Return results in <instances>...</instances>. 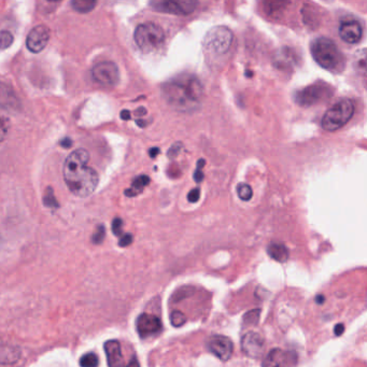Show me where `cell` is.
Segmentation results:
<instances>
[{
  "mask_svg": "<svg viewBox=\"0 0 367 367\" xmlns=\"http://www.w3.org/2000/svg\"><path fill=\"white\" fill-rule=\"evenodd\" d=\"M199 195H201V189L196 188V189H193L190 192L189 195H188V201L192 204L197 203L199 199Z\"/></svg>",
  "mask_w": 367,
  "mask_h": 367,
  "instance_id": "cell-31",
  "label": "cell"
},
{
  "mask_svg": "<svg viewBox=\"0 0 367 367\" xmlns=\"http://www.w3.org/2000/svg\"><path fill=\"white\" fill-rule=\"evenodd\" d=\"M97 0H71V7L79 13H88L96 7Z\"/></svg>",
  "mask_w": 367,
  "mask_h": 367,
  "instance_id": "cell-21",
  "label": "cell"
},
{
  "mask_svg": "<svg viewBox=\"0 0 367 367\" xmlns=\"http://www.w3.org/2000/svg\"><path fill=\"white\" fill-rule=\"evenodd\" d=\"M353 67L357 74L367 77V49L359 50L353 57Z\"/></svg>",
  "mask_w": 367,
  "mask_h": 367,
  "instance_id": "cell-19",
  "label": "cell"
},
{
  "mask_svg": "<svg viewBox=\"0 0 367 367\" xmlns=\"http://www.w3.org/2000/svg\"><path fill=\"white\" fill-rule=\"evenodd\" d=\"M92 76L98 84L103 86H117L120 81V71L113 61H101L92 69Z\"/></svg>",
  "mask_w": 367,
  "mask_h": 367,
  "instance_id": "cell-9",
  "label": "cell"
},
{
  "mask_svg": "<svg viewBox=\"0 0 367 367\" xmlns=\"http://www.w3.org/2000/svg\"><path fill=\"white\" fill-rule=\"evenodd\" d=\"M132 243V234H124V235L121 237L120 241H119V246L122 248L128 247L130 244Z\"/></svg>",
  "mask_w": 367,
  "mask_h": 367,
  "instance_id": "cell-32",
  "label": "cell"
},
{
  "mask_svg": "<svg viewBox=\"0 0 367 367\" xmlns=\"http://www.w3.org/2000/svg\"><path fill=\"white\" fill-rule=\"evenodd\" d=\"M146 113H147V110H146L143 107H140L139 109H137V110H136V115H137L138 117H142V115H145Z\"/></svg>",
  "mask_w": 367,
  "mask_h": 367,
  "instance_id": "cell-38",
  "label": "cell"
},
{
  "mask_svg": "<svg viewBox=\"0 0 367 367\" xmlns=\"http://www.w3.org/2000/svg\"><path fill=\"white\" fill-rule=\"evenodd\" d=\"M109 366H121L123 363L122 350L118 340H108L103 345Z\"/></svg>",
  "mask_w": 367,
  "mask_h": 367,
  "instance_id": "cell-16",
  "label": "cell"
},
{
  "mask_svg": "<svg viewBox=\"0 0 367 367\" xmlns=\"http://www.w3.org/2000/svg\"><path fill=\"white\" fill-rule=\"evenodd\" d=\"M297 357L295 353L276 348L267 355L263 365L264 366H289V365L297 364Z\"/></svg>",
  "mask_w": 367,
  "mask_h": 367,
  "instance_id": "cell-14",
  "label": "cell"
},
{
  "mask_svg": "<svg viewBox=\"0 0 367 367\" xmlns=\"http://www.w3.org/2000/svg\"><path fill=\"white\" fill-rule=\"evenodd\" d=\"M50 36H51V32H50L49 28H47L46 25H38L28 34L26 47L32 53H40L44 48L47 47Z\"/></svg>",
  "mask_w": 367,
  "mask_h": 367,
  "instance_id": "cell-11",
  "label": "cell"
},
{
  "mask_svg": "<svg viewBox=\"0 0 367 367\" xmlns=\"http://www.w3.org/2000/svg\"><path fill=\"white\" fill-rule=\"evenodd\" d=\"M149 155L150 157H152V159H155V157H157V155H159V148H152V149H150Z\"/></svg>",
  "mask_w": 367,
  "mask_h": 367,
  "instance_id": "cell-36",
  "label": "cell"
},
{
  "mask_svg": "<svg viewBox=\"0 0 367 367\" xmlns=\"http://www.w3.org/2000/svg\"><path fill=\"white\" fill-rule=\"evenodd\" d=\"M310 51L317 64L326 70L339 74L345 69V55L333 40L324 37L317 38L311 42Z\"/></svg>",
  "mask_w": 367,
  "mask_h": 367,
  "instance_id": "cell-3",
  "label": "cell"
},
{
  "mask_svg": "<svg viewBox=\"0 0 367 367\" xmlns=\"http://www.w3.org/2000/svg\"><path fill=\"white\" fill-rule=\"evenodd\" d=\"M98 357L93 353H86L80 359V365L83 367H95L98 366Z\"/></svg>",
  "mask_w": 367,
  "mask_h": 367,
  "instance_id": "cell-23",
  "label": "cell"
},
{
  "mask_svg": "<svg viewBox=\"0 0 367 367\" xmlns=\"http://www.w3.org/2000/svg\"><path fill=\"white\" fill-rule=\"evenodd\" d=\"M237 194L241 201H248L252 199L253 191L249 184H239L237 186Z\"/></svg>",
  "mask_w": 367,
  "mask_h": 367,
  "instance_id": "cell-22",
  "label": "cell"
},
{
  "mask_svg": "<svg viewBox=\"0 0 367 367\" xmlns=\"http://www.w3.org/2000/svg\"><path fill=\"white\" fill-rule=\"evenodd\" d=\"M333 94V86L326 82L318 81L301 88L295 94V101L301 107H311L326 101Z\"/></svg>",
  "mask_w": 367,
  "mask_h": 367,
  "instance_id": "cell-6",
  "label": "cell"
},
{
  "mask_svg": "<svg viewBox=\"0 0 367 367\" xmlns=\"http://www.w3.org/2000/svg\"><path fill=\"white\" fill-rule=\"evenodd\" d=\"M197 5L199 0H150L152 9L174 15H190Z\"/></svg>",
  "mask_w": 367,
  "mask_h": 367,
  "instance_id": "cell-7",
  "label": "cell"
},
{
  "mask_svg": "<svg viewBox=\"0 0 367 367\" xmlns=\"http://www.w3.org/2000/svg\"><path fill=\"white\" fill-rule=\"evenodd\" d=\"M355 110V103L350 99H343L326 111L321 125L328 132H336L353 119Z\"/></svg>",
  "mask_w": 367,
  "mask_h": 367,
  "instance_id": "cell-4",
  "label": "cell"
},
{
  "mask_svg": "<svg viewBox=\"0 0 367 367\" xmlns=\"http://www.w3.org/2000/svg\"><path fill=\"white\" fill-rule=\"evenodd\" d=\"M43 204L44 205L49 207V208H57L59 207V203H57V199H55L54 193H53V190L51 188L47 189L46 194L43 196Z\"/></svg>",
  "mask_w": 367,
  "mask_h": 367,
  "instance_id": "cell-24",
  "label": "cell"
},
{
  "mask_svg": "<svg viewBox=\"0 0 367 367\" xmlns=\"http://www.w3.org/2000/svg\"><path fill=\"white\" fill-rule=\"evenodd\" d=\"M163 96L172 108L181 112H192L199 109L203 98V84L191 75L172 79L163 86Z\"/></svg>",
  "mask_w": 367,
  "mask_h": 367,
  "instance_id": "cell-2",
  "label": "cell"
},
{
  "mask_svg": "<svg viewBox=\"0 0 367 367\" xmlns=\"http://www.w3.org/2000/svg\"><path fill=\"white\" fill-rule=\"evenodd\" d=\"M136 326H137L138 334L141 338H149L157 335L163 330L161 319L153 315H148V313H142L138 317Z\"/></svg>",
  "mask_w": 367,
  "mask_h": 367,
  "instance_id": "cell-10",
  "label": "cell"
},
{
  "mask_svg": "<svg viewBox=\"0 0 367 367\" xmlns=\"http://www.w3.org/2000/svg\"><path fill=\"white\" fill-rule=\"evenodd\" d=\"M339 36L347 43H357L363 37L362 26L357 21H346L340 24Z\"/></svg>",
  "mask_w": 367,
  "mask_h": 367,
  "instance_id": "cell-15",
  "label": "cell"
},
{
  "mask_svg": "<svg viewBox=\"0 0 367 367\" xmlns=\"http://www.w3.org/2000/svg\"><path fill=\"white\" fill-rule=\"evenodd\" d=\"M267 252L277 262L286 263L289 259V251L284 244L272 243L267 248Z\"/></svg>",
  "mask_w": 367,
  "mask_h": 367,
  "instance_id": "cell-18",
  "label": "cell"
},
{
  "mask_svg": "<svg viewBox=\"0 0 367 367\" xmlns=\"http://www.w3.org/2000/svg\"><path fill=\"white\" fill-rule=\"evenodd\" d=\"M149 177L142 175V176L137 177V178L132 180V188H130V190H126L125 194H126V196H130V197H132V196L138 195V194L141 193V192L143 191L146 186H149Z\"/></svg>",
  "mask_w": 367,
  "mask_h": 367,
  "instance_id": "cell-20",
  "label": "cell"
},
{
  "mask_svg": "<svg viewBox=\"0 0 367 367\" xmlns=\"http://www.w3.org/2000/svg\"><path fill=\"white\" fill-rule=\"evenodd\" d=\"M136 123H137V125H139L140 128H145L146 125V123H145V121H141V120H137L136 121Z\"/></svg>",
  "mask_w": 367,
  "mask_h": 367,
  "instance_id": "cell-39",
  "label": "cell"
},
{
  "mask_svg": "<svg viewBox=\"0 0 367 367\" xmlns=\"http://www.w3.org/2000/svg\"><path fill=\"white\" fill-rule=\"evenodd\" d=\"M205 161L203 159H199V162H197V168H196L195 172H194V180H195L196 184H201L204 180L205 175H204L201 169L205 166Z\"/></svg>",
  "mask_w": 367,
  "mask_h": 367,
  "instance_id": "cell-29",
  "label": "cell"
},
{
  "mask_svg": "<svg viewBox=\"0 0 367 367\" xmlns=\"http://www.w3.org/2000/svg\"><path fill=\"white\" fill-rule=\"evenodd\" d=\"M111 228H112L113 234H115V236L121 237V235L123 234V221L121 220V219L115 218V220L112 221V226H111Z\"/></svg>",
  "mask_w": 367,
  "mask_h": 367,
  "instance_id": "cell-30",
  "label": "cell"
},
{
  "mask_svg": "<svg viewBox=\"0 0 367 367\" xmlns=\"http://www.w3.org/2000/svg\"><path fill=\"white\" fill-rule=\"evenodd\" d=\"M13 40H14V38H13L11 32H8V30H3L1 32V50L5 51L6 49L11 47V44L13 43Z\"/></svg>",
  "mask_w": 367,
  "mask_h": 367,
  "instance_id": "cell-27",
  "label": "cell"
},
{
  "mask_svg": "<svg viewBox=\"0 0 367 367\" xmlns=\"http://www.w3.org/2000/svg\"><path fill=\"white\" fill-rule=\"evenodd\" d=\"M264 346V338L255 332H249L241 338V350L247 357L252 359L262 357Z\"/></svg>",
  "mask_w": 367,
  "mask_h": 367,
  "instance_id": "cell-13",
  "label": "cell"
},
{
  "mask_svg": "<svg viewBox=\"0 0 367 367\" xmlns=\"http://www.w3.org/2000/svg\"><path fill=\"white\" fill-rule=\"evenodd\" d=\"M232 38L234 37H232V32L230 28L218 26V28H212L207 32L204 44L210 51L222 54L230 49V46H232Z\"/></svg>",
  "mask_w": 367,
  "mask_h": 367,
  "instance_id": "cell-8",
  "label": "cell"
},
{
  "mask_svg": "<svg viewBox=\"0 0 367 367\" xmlns=\"http://www.w3.org/2000/svg\"><path fill=\"white\" fill-rule=\"evenodd\" d=\"M134 39L141 51L149 53L159 49L164 43L165 32L159 25L143 23L136 28Z\"/></svg>",
  "mask_w": 367,
  "mask_h": 367,
  "instance_id": "cell-5",
  "label": "cell"
},
{
  "mask_svg": "<svg viewBox=\"0 0 367 367\" xmlns=\"http://www.w3.org/2000/svg\"><path fill=\"white\" fill-rule=\"evenodd\" d=\"M121 119L124 121H128L130 119V112L128 110H123L121 112Z\"/></svg>",
  "mask_w": 367,
  "mask_h": 367,
  "instance_id": "cell-37",
  "label": "cell"
},
{
  "mask_svg": "<svg viewBox=\"0 0 367 367\" xmlns=\"http://www.w3.org/2000/svg\"><path fill=\"white\" fill-rule=\"evenodd\" d=\"M106 235V228L103 226H98L97 228H96L95 232H94L93 235V243L96 244V245H101V243L103 241V238H105Z\"/></svg>",
  "mask_w": 367,
  "mask_h": 367,
  "instance_id": "cell-28",
  "label": "cell"
},
{
  "mask_svg": "<svg viewBox=\"0 0 367 367\" xmlns=\"http://www.w3.org/2000/svg\"><path fill=\"white\" fill-rule=\"evenodd\" d=\"M59 145H61V147L64 148V149H69L72 146V140L70 138H64V139H61L59 141Z\"/></svg>",
  "mask_w": 367,
  "mask_h": 367,
  "instance_id": "cell-34",
  "label": "cell"
},
{
  "mask_svg": "<svg viewBox=\"0 0 367 367\" xmlns=\"http://www.w3.org/2000/svg\"><path fill=\"white\" fill-rule=\"evenodd\" d=\"M259 315H261V310L259 309L249 311V313H246L244 321H245L246 324L253 326V324H257V321H259Z\"/></svg>",
  "mask_w": 367,
  "mask_h": 367,
  "instance_id": "cell-26",
  "label": "cell"
},
{
  "mask_svg": "<svg viewBox=\"0 0 367 367\" xmlns=\"http://www.w3.org/2000/svg\"><path fill=\"white\" fill-rule=\"evenodd\" d=\"M209 351L221 361H228L234 351L232 340L226 336L215 335L207 343Z\"/></svg>",
  "mask_w": 367,
  "mask_h": 367,
  "instance_id": "cell-12",
  "label": "cell"
},
{
  "mask_svg": "<svg viewBox=\"0 0 367 367\" xmlns=\"http://www.w3.org/2000/svg\"><path fill=\"white\" fill-rule=\"evenodd\" d=\"M181 148L182 145L180 142L172 146V147L169 149L168 157H170V159H175V157L179 155V152L181 151Z\"/></svg>",
  "mask_w": 367,
  "mask_h": 367,
  "instance_id": "cell-33",
  "label": "cell"
},
{
  "mask_svg": "<svg viewBox=\"0 0 367 367\" xmlns=\"http://www.w3.org/2000/svg\"><path fill=\"white\" fill-rule=\"evenodd\" d=\"M290 0H263V10L270 17H279L289 7Z\"/></svg>",
  "mask_w": 367,
  "mask_h": 367,
  "instance_id": "cell-17",
  "label": "cell"
},
{
  "mask_svg": "<svg viewBox=\"0 0 367 367\" xmlns=\"http://www.w3.org/2000/svg\"><path fill=\"white\" fill-rule=\"evenodd\" d=\"M49 1H52V3H57V1H61V0H49Z\"/></svg>",
  "mask_w": 367,
  "mask_h": 367,
  "instance_id": "cell-40",
  "label": "cell"
},
{
  "mask_svg": "<svg viewBox=\"0 0 367 367\" xmlns=\"http://www.w3.org/2000/svg\"><path fill=\"white\" fill-rule=\"evenodd\" d=\"M344 330H345V326H344V324H337L335 328V334L337 336L341 335V334L344 333Z\"/></svg>",
  "mask_w": 367,
  "mask_h": 367,
  "instance_id": "cell-35",
  "label": "cell"
},
{
  "mask_svg": "<svg viewBox=\"0 0 367 367\" xmlns=\"http://www.w3.org/2000/svg\"><path fill=\"white\" fill-rule=\"evenodd\" d=\"M90 155L86 149L72 152L65 161L63 175L69 191L78 197L91 195L99 182L97 172L88 166Z\"/></svg>",
  "mask_w": 367,
  "mask_h": 367,
  "instance_id": "cell-1",
  "label": "cell"
},
{
  "mask_svg": "<svg viewBox=\"0 0 367 367\" xmlns=\"http://www.w3.org/2000/svg\"><path fill=\"white\" fill-rule=\"evenodd\" d=\"M170 322L175 328H180L186 322V317L181 311L175 310L170 315Z\"/></svg>",
  "mask_w": 367,
  "mask_h": 367,
  "instance_id": "cell-25",
  "label": "cell"
}]
</instances>
